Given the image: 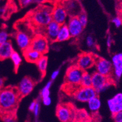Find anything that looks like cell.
I'll use <instances>...</instances> for the list:
<instances>
[{
	"mask_svg": "<svg viewBox=\"0 0 122 122\" xmlns=\"http://www.w3.org/2000/svg\"><path fill=\"white\" fill-rule=\"evenodd\" d=\"M67 26L69 29L71 37H78L82 34L84 27L79 21L78 17H70L67 21Z\"/></svg>",
	"mask_w": 122,
	"mask_h": 122,
	"instance_id": "4fadbf2b",
	"label": "cell"
},
{
	"mask_svg": "<svg viewBox=\"0 0 122 122\" xmlns=\"http://www.w3.org/2000/svg\"><path fill=\"white\" fill-rule=\"evenodd\" d=\"M90 117L87 111L84 109H80L76 111L75 122H88L90 120Z\"/></svg>",
	"mask_w": 122,
	"mask_h": 122,
	"instance_id": "7402d4cb",
	"label": "cell"
},
{
	"mask_svg": "<svg viewBox=\"0 0 122 122\" xmlns=\"http://www.w3.org/2000/svg\"><path fill=\"white\" fill-rule=\"evenodd\" d=\"M96 71L101 75L111 78L113 73L112 64L106 59L97 57L95 63Z\"/></svg>",
	"mask_w": 122,
	"mask_h": 122,
	"instance_id": "9c48e42d",
	"label": "cell"
},
{
	"mask_svg": "<svg viewBox=\"0 0 122 122\" xmlns=\"http://www.w3.org/2000/svg\"><path fill=\"white\" fill-rule=\"evenodd\" d=\"M14 51L12 44L10 41L0 44V61L9 59Z\"/></svg>",
	"mask_w": 122,
	"mask_h": 122,
	"instance_id": "e0dca14e",
	"label": "cell"
},
{
	"mask_svg": "<svg viewBox=\"0 0 122 122\" xmlns=\"http://www.w3.org/2000/svg\"><path fill=\"white\" fill-rule=\"evenodd\" d=\"M52 20L60 25L66 23L68 17H69L67 11L61 3H56L52 10Z\"/></svg>",
	"mask_w": 122,
	"mask_h": 122,
	"instance_id": "7c38bea8",
	"label": "cell"
},
{
	"mask_svg": "<svg viewBox=\"0 0 122 122\" xmlns=\"http://www.w3.org/2000/svg\"><path fill=\"white\" fill-rule=\"evenodd\" d=\"M76 110L71 105L68 104H61L56 109V116L61 122H75Z\"/></svg>",
	"mask_w": 122,
	"mask_h": 122,
	"instance_id": "277c9868",
	"label": "cell"
},
{
	"mask_svg": "<svg viewBox=\"0 0 122 122\" xmlns=\"http://www.w3.org/2000/svg\"><path fill=\"white\" fill-rule=\"evenodd\" d=\"M84 71L77 65H71L67 69L65 75V83L73 86H80Z\"/></svg>",
	"mask_w": 122,
	"mask_h": 122,
	"instance_id": "8992f818",
	"label": "cell"
},
{
	"mask_svg": "<svg viewBox=\"0 0 122 122\" xmlns=\"http://www.w3.org/2000/svg\"><path fill=\"white\" fill-rule=\"evenodd\" d=\"M35 82L31 78L28 76L24 77L19 82L17 87V91L21 97H26L30 94L33 90Z\"/></svg>",
	"mask_w": 122,
	"mask_h": 122,
	"instance_id": "8fae6325",
	"label": "cell"
},
{
	"mask_svg": "<svg viewBox=\"0 0 122 122\" xmlns=\"http://www.w3.org/2000/svg\"><path fill=\"white\" fill-rule=\"evenodd\" d=\"M92 87L95 89L98 94L106 90L113 84L111 78L101 75L97 71L92 74Z\"/></svg>",
	"mask_w": 122,
	"mask_h": 122,
	"instance_id": "3957f363",
	"label": "cell"
},
{
	"mask_svg": "<svg viewBox=\"0 0 122 122\" xmlns=\"http://www.w3.org/2000/svg\"><path fill=\"white\" fill-rule=\"evenodd\" d=\"M10 59L11 61H12L15 70L17 71V70H18V67H20V65H21V62H22L21 56L20 55L19 53H17V51H14V53L12 54Z\"/></svg>",
	"mask_w": 122,
	"mask_h": 122,
	"instance_id": "cb8c5ba5",
	"label": "cell"
},
{
	"mask_svg": "<svg viewBox=\"0 0 122 122\" xmlns=\"http://www.w3.org/2000/svg\"><path fill=\"white\" fill-rule=\"evenodd\" d=\"M61 25L52 20L46 26L45 28L44 35L49 40V42H56L57 39V34L59 31Z\"/></svg>",
	"mask_w": 122,
	"mask_h": 122,
	"instance_id": "5bb4252c",
	"label": "cell"
},
{
	"mask_svg": "<svg viewBox=\"0 0 122 122\" xmlns=\"http://www.w3.org/2000/svg\"><path fill=\"white\" fill-rule=\"evenodd\" d=\"M112 117L115 122H122V111L113 114Z\"/></svg>",
	"mask_w": 122,
	"mask_h": 122,
	"instance_id": "1f68e13d",
	"label": "cell"
},
{
	"mask_svg": "<svg viewBox=\"0 0 122 122\" xmlns=\"http://www.w3.org/2000/svg\"><path fill=\"white\" fill-rule=\"evenodd\" d=\"M9 34L7 31L4 30H0V44L9 41Z\"/></svg>",
	"mask_w": 122,
	"mask_h": 122,
	"instance_id": "f1b7e54d",
	"label": "cell"
},
{
	"mask_svg": "<svg viewBox=\"0 0 122 122\" xmlns=\"http://www.w3.org/2000/svg\"><path fill=\"white\" fill-rule=\"evenodd\" d=\"M112 22L115 25V26L117 28H119V27H120L122 25V19H121L120 17H115V18H113L112 20Z\"/></svg>",
	"mask_w": 122,
	"mask_h": 122,
	"instance_id": "d6a6232c",
	"label": "cell"
},
{
	"mask_svg": "<svg viewBox=\"0 0 122 122\" xmlns=\"http://www.w3.org/2000/svg\"><path fill=\"white\" fill-rule=\"evenodd\" d=\"M39 111H40V104H39V102L37 101L34 109V111H32V112H34V116L36 117H37L39 115Z\"/></svg>",
	"mask_w": 122,
	"mask_h": 122,
	"instance_id": "d590c367",
	"label": "cell"
},
{
	"mask_svg": "<svg viewBox=\"0 0 122 122\" xmlns=\"http://www.w3.org/2000/svg\"><path fill=\"white\" fill-rule=\"evenodd\" d=\"M97 56L92 53H83L79 55L76 65L85 71L95 65Z\"/></svg>",
	"mask_w": 122,
	"mask_h": 122,
	"instance_id": "30bf717a",
	"label": "cell"
},
{
	"mask_svg": "<svg viewBox=\"0 0 122 122\" xmlns=\"http://www.w3.org/2000/svg\"><path fill=\"white\" fill-rule=\"evenodd\" d=\"M88 108L92 114H96L100 110L101 106V101L98 96L90 99L87 102Z\"/></svg>",
	"mask_w": 122,
	"mask_h": 122,
	"instance_id": "ffe728a7",
	"label": "cell"
},
{
	"mask_svg": "<svg viewBox=\"0 0 122 122\" xmlns=\"http://www.w3.org/2000/svg\"><path fill=\"white\" fill-rule=\"evenodd\" d=\"M113 73L115 78L119 79L122 76V53L114 54L112 57Z\"/></svg>",
	"mask_w": 122,
	"mask_h": 122,
	"instance_id": "2e32d148",
	"label": "cell"
},
{
	"mask_svg": "<svg viewBox=\"0 0 122 122\" xmlns=\"http://www.w3.org/2000/svg\"><path fill=\"white\" fill-rule=\"evenodd\" d=\"M15 40L19 48L22 50L23 51L30 48L32 39L28 34L25 33V32H17L15 36Z\"/></svg>",
	"mask_w": 122,
	"mask_h": 122,
	"instance_id": "9a60e30c",
	"label": "cell"
},
{
	"mask_svg": "<svg viewBox=\"0 0 122 122\" xmlns=\"http://www.w3.org/2000/svg\"><path fill=\"white\" fill-rule=\"evenodd\" d=\"M107 103L109 109L111 114H115L116 113L122 111V102L118 104H112V103Z\"/></svg>",
	"mask_w": 122,
	"mask_h": 122,
	"instance_id": "484cf974",
	"label": "cell"
},
{
	"mask_svg": "<svg viewBox=\"0 0 122 122\" xmlns=\"http://www.w3.org/2000/svg\"><path fill=\"white\" fill-rule=\"evenodd\" d=\"M61 4L67 11L69 17H78L84 11L79 0H64Z\"/></svg>",
	"mask_w": 122,
	"mask_h": 122,
	"instance_id": "ba28073f",
	"label": "cell"
},
{
	"mask_svg": "<svg viewBox=\"0 0 122 122\" xmlns=\"http://www.w3.org/2000/svg\"><path fill=\"white\" fill-rule=\"evenodd\" d=\"M53 7L48 6H40L31 12L30 20L35 26L45 28L52 20Z\"/></svg>",
	"mask_w": 122,
	"mask_h": 122,
	"instance_id": "7a4b0ae2",
	"label": "cell"
},
{
	"mask_svg": "<svg viewBox=\"0 0 122 122\" xmlns=\"http://www.w3.org/2000/svg\"><path fill=\"white\" fill-rule=\"evenodd\" d=\"M97 95V92L92 87H82L81 86L73 93L74 98L81 103H87L90 99Z\"/></svg>",
	"mask_w": 122,
	"mask_h": 122,
	"instance_id": "5b68a950",
	"label": "cell"
},
{
	"mask_svg": "<svg viewBox=\"0 0 122 122\" xmlns=\"http://www.w3.org/2000/svg\"><path fill=\"white\" fill-rule=\"evenodd\" d=\"M42 103L44 104L45 106H48L50 104H51V98H50V97H46L42 98Z\"/></svg>",
	"mask_w": 122,
	"mask_h": 122,
	"instance_id": "836d02e7",
	"label": "cell"
},
{
	"mask_svg": "<svg viewBox=\"0 0 122 122\" xmlns=\"http://www.w3.org/2000/svg\"><path fill=\"white\" fill-rule=\"evenodd\" d=\"M78 18L81 23L82 24V25L83 26L84 28H85L88 23V18L86 13L84 11H82L78 15Z\"/></svg>",
	"mask_w": 122,
	"mask_h": 122,
	"instance_id": "4316f807",
	"label": "cell"
},
{
	"mask_svg": "<svg viewBox=\"0 0 122 122\" xmlns=\"http://www.w3.org/2000/svg\"><path fill=\"white\" fill-rule=\"evenodd\" d=\"M92 75L87 71H84L81 81L80 82V86L82 87H92Z\"/></svg>",
	"mask_w": 122,
	"mask_h": 122,
	"instance_id": "603a6c76",
	"label": "cell"
},
{
	"mask_svg": "<svg viewBox=\"0 0 122 122\" xmlns=\"http://www.w3.org/2000/svg\"><path fill=\"white\" fill-rule=\"evenodd\" d=\"M86 45L88 47L90 48H94L95 46V41L94 39L92 36H88L86 38Z\"/></svg>",
	"mask_w": 122,
	"mask_h": 122,
	"instance_id": "f546056e",
	"label": "cell"
},
{
	"mask_svg": "<svg viewBox=\"0 0 122 122\" xmlns=\"http://www.w3.org/2000/svg\"><path fill=\"white\" fill-rule=\"evenodd\" d=\"M112 43V39H111V36H108L107 37V42H106L107 47L111 48Z\"/></svg>",
	"mask_w": 122,
	"mask_h": 122,
	"instance_id": "f35d334b",
	"label": "cell"
},
{
	"mask_svg": "<svg viewBox=\"0 0 122 122\" xmlns=\"http://www.w3.org/2000/svg\"><path fill=\"white\" fill-rule=\"evenodd\" d=\"M3 122H17L12 114H4L3 117Z\"/></svg>",
	"mask_w": 122,
	"mask_h": 122,
	"instance_id": "4dcf8cb0",
	"label": "cell"
},
{
	"mask_svg": "<svg viewBox=\"0 0 122 122\" xmlns=\"http://www.w3.org/2000/svg\"><path fill=\"white\" fill-rule=\"evenodd\" d=\"M37 101H33L32 102L30 103V104H29V110L30 111H33L34 109L35 108V106H36V104Z\"/></svg>",
	"mask_w": 122,
	"mask_h": 122,
	"instance_id": "74e56055",
	"label": "cell"
},
{
	"mask_svg": "<svg viewBox=\"0 0 122 122\" xmlns=\"http://www.w3.org/2000/svg\"><path fill=\"white\" fill-rule=\"evenodd\" d=\"M33 0H19L20 4L22 7H26L32 3Z\"/></svg>",
	"mask_w": 122,
	"mask_h": 122,
	"instance_id": "e575fe53",
	"label": "cell"
},
{
	"mask_svg": "<svg viewBox=\"0 0 122 122\" xmlns=\"http://www.w3.org/2000/svg\"><path fill=\"white\" fill-rule=\"evenodd\" d=\"M23 54L25 59L28 62L30 63H36V64L42 56L41 53L30 47L23 51Z\"/></svg>",
	"mask_w": 122,
	"mask_h": 122,
	"instance_id": "ac0fdd59",
	"label": "cell"
},
{
	"mask_svg": "<svg viewBox=\"0 0 122 122\" xmlns=\"http://www.w3.org/2000/svg\"><path fill=\"white\" fill-rule=\"evenodd\" d=\"M71 37L67 25L66 23L61 25L59 31L57 34L56 42H63L67 41Z\"/></svg>",
	"mask_w": 122,
	"mask_h": 122,
	"instance_id": "d6986e66",
	"label": "cell"
},
{
	"mask_svg": "<svg viewBox=\"0 0 122 122\" xmlns=\"http://www.w3.org/2000/svg\"><path fill=\"white\" fill-rule=\"evenodd\" d=\"M30 47L45 55L48 51L49 40L45 35L37 34L31 40Z\"/></svg>",
	"mask_w": 122,
	"mask_h": 122,
	"instance_id": "52a82bcc",
	"label": "cell"
},
{
	"mask_svg": "<svg viewBox=\"0 0 122 122\" xmlns=\"http://www.w3.org/2000/svg\"><path fill=\"white\" fill-rule=\"evenodd\" d=\"M39 71L41 73L42 76L45 75L48 67V57L45 55H42V57L39 59L36 63Z\"/></svg>",
	"mask_w": 122,
	"mask_h": 122,
	"instance_id": "44dd1931",
	"label": "cell"
},
{
	"mask_svg": "<svg viewBox=\"0 0 122 122\" xmlns=\"http://www.w3.org/2000/svg\"><path fill=\"white\" fill-rule=\"evenodd\" d=\"M20 98L17 89L9 87L0 90V113L12 114L18 107Z\"/></svg>",
	"mask_w": 122,
	"mask_h": 122,
	"instance_id": "6da1fadb",
	"label": "cell"
},
{
	"mask_svg": "<svg viewBox=\"0 0 122 122\" xmlns=\"http://www.w3.org/2000/svg\"><path fill=\"white\" fill-rule=\"evenodd\" d=\"M52 84H53V81H50L46 83L44 87L42 89L41 92H40V96L41 98H43L48 97L50 95V88L51 87Z\"/></svg>",
	"mask_w": 122,
	"mask_h": 122,
	"instance_id": "d4e9b609",
	"label": "cell"
},
{
	"mask_svg": "<svg viewBox=\"0 0 122 122\" xmlns=\"http://www.w3.org/2000/svg\"><path fill=\"white\" fill-rule=\"evenodd\" d=\"M59 70H54V71L52 73L51 75V80L54 81V79H56L57 76H59Z\"/></svg>",
	"mask_w": 122,
	"mask_h": 122,
	"instance_id": "8d00e7d4",
	"label": "cell"
},
{
	"mask_svg": "<svg viewBox=\"0 0 122 122\" xmlns=\"http://www.w3.org/2000/svg\"><path fill=\"white\" fill-rule=\"evenodd\" d=\"M122 102V93H118L114 96L112 98L107 100V103L112 104H118Z\"/></svg>",
	"mask_w": 122,
	"mask_h": 122,
	"instance_id": "83f0119b",
	"label": "cell"
},
{
	"mask_svg": "<svg viewBox=\"0 0 122 122\" xmlns=\"http://www.w3.org/2000/svg\"><path fill=\"white\" fill-rule=\"evenodd\" d=\"M4 79L3 78L0 77V90L4 88Z\"/></svg>",
	"mask_w": 122,
	"mask_h": 122,
	"instance_id": "ab89813d",
	"label": "cell"
},
{
	"mask_svg": "<svg viewBox=\"0 0 122 122\" xmlns=\"http://www.w3.org/2000/svg\"><path fill=\"white\" fill-rule=\"evenodd\" d=\"M0 18H1V12H0Z\"/></svg>",
	"mask_w": 122,
	"mask_h": 122,
	"instance_id": "60d3db41",
	"label": "cell"
}]
</instances>
